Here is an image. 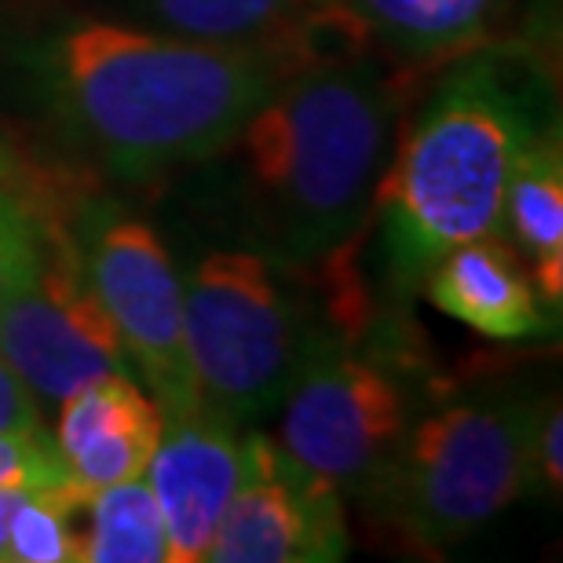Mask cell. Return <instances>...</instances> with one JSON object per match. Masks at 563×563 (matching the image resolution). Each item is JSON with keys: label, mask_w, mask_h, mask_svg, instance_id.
Here are the masks:
<instances>
[{"label": "cell", "mask_w": 563, "mask_h": 563, "mask_svg": "<svg viewBox=\"0 0 563 563\" xmlns=\"http://www.w3.org/2000/svg\"><path fill=\"white\" fill-rule=\"evenodd\" d=\"M439 70L432 96L388 151L369 209L396 297L421 289L454 245L498 231L516 154L556 121L545 81L520 52L476 44Z\"/></svg>", "instance_id": "3"}, {"label": "cell", "mask_w": 563, "mask_h": 563, "mask_svg": "<svg viewBox=\"0 0 563 563\" xmlns=\"http://www.w3.org/2000/svg\"><path fill=\"white\" fill-rule=\"evenodd\" d=\"M563 407L560 396H538L531 424V479L527 490L542 498H560L563 490Z\"/></svg>", "instance_id": "20"}, {"label": "cell", "mask_w": 563, "mask_h": 563, "mask_svg": "<svg viewBox=\"0 0 563 563\" xmlns=\"http://www.w3.org/2000/svg\"><path fill=\"white\" fill-rule=\"evenodd\" d=\"M168 534L151 483L125 479L92 490L85 516V563H165Z\"/></svg>", "instance_id": "16"}, {"label": "cell", "mask_w": 563, "mask_h": 563, "mask_svg": "<svg viewBox=\"0 0 563 563\" xmlns=\"http://www.w3.org/2000/svg\"><path fill=\"white\" fill-rule=\"evenodd\" d=\"M498 234L523 256L538 297L560 314L563 300V143L549 121L516 154L501 198Z\"/></svg>", "instance_id": "13"}, {"label": "cell", "mask_w": 563, "mask_h": 563, "mask_svg": "<svg viewBox=\"0 0 563 563\" xmlns=\"http://www.w3.org/2000/svg\"><path fill=\"white\" fill-rule=\"evenodd\" d=\"M22 494H26V490H19V487H0V563L11 560V553H8V534H11V516H15L19 501H22Z\"/></svg>", "instance_id": "22"}, {"label": "cell", "mask_w": 563, "mask_h": 563, "mask_svg": "<svg viewBox=\"0 0 563 563\" xmlns=\"http://www.w3.org/2000/svg\"><path fill=\"white\" fill-rule=\"evenodd\" d=\"M363 22L377 52L407 70H439L487 41L501 0H336Z\"/></svg>", "instance_id": "14"}, {"label": "cell", "mask_w": 563, "mask_h": 563, "mask_svg": "<svg viewBox=\"0 0 563 563\" xmlns=\"http://www.w3.org/2000/svg\"><path fill=\"white\" fill-rule=\"evenodd\" d=\"M66 239L125 344L132 374L165 418L201 407L184 341V278L154 223L114 198H92Z\"/></svg>", "instance_id": "7"}, {"label": "cell", "mask_w": 563, "mask_h": 563, "mask_svg": "<svg viewBox=\"0 0 563 563\" xmlns=\"http://www.w3.org/2000/svg\"><path fill=\"white\" fill-rule=\"evenodd\" d=\"M435 396L399 314H374L363 333L319 322L282 399L278 443L341 494H358Z\"/></svg>", "instance_id": "5"}, {"label": "cell", "mask_w": 563, "mask_h": 563, "mask_svg": "<svg viewBox=\"0 0 563 563\" xmlns=\"http://www.w3.org/2000/svg\"><path fill=\"white\" fill-rule=\"evenodd\" d=\"M347 556L344 494L264 432L242 435L239 483L209 560L336 563Z\"/></svg>", "instance_id": "9"}, {"label": "cell", "mask_w": 563, "mask_h": 563, "mask_svg": "<svg viewBox=\"0 0 563 563\" xmlns=\"http://www.w3.org/2000/svg\"><path fill=\"white\" fill-rule=\"evenodd\" d=\"M55 234L22 184H0V303L37 275Z\"/></svg>", "instance_id": "18"}, {"label": "cell", "mask_w": 563, "mask_h": 563, "mask_svg": "<svg viewBox=\"0 0 563 563\" xmlns=\"http://www.w3.org/2000/svg\"><path fill=\"white\" fill-rule=\"evenodd\" d=\"M77 483L70 476L59 443L48 428H19V432H0V487L37 490V487H63Z\"/></svg>", "instance_id": "19"}, {"label": "cell", "mask_w": 563, "mask_h": 563, "mask_svg": "<svg viewBox=\"0 0 563 563\" xmlns=\"http://www.w3.org/2000/svg\"><path fill=\"white\" fill-rule=\"evenodd\" d=\"M4 70L33 121L121 184L206 162L286 77L272 48L96 15L30 22L4 44Z\"/></svg>", "instance_id": "1"}, {"label": "cell", "mask_w": 563, "mask_h": 563, "mask_svg": "<svg viewBox=\"0 0 563 563\" xmlns=\"http://www.w3.org/2000/svg\"><path fill=\"white\" fill-rule=\"evenodd\" d=\"M0 355L52 407L107 374H132L125 344L85 282L66 231L55 234L37 275L0 303Z\"/></svg>", "instance_id": "8"}, {"label": "cell", "mask_w": 563, "mask_h": 563, "mask_svg": "<svg viewBox=\"0 0 563 563\" xmlns=\"http://www.w3.org/2000/svg\"><path fill=\"white\" fill-rule=\"evenodd\" d=\"M421 286L432 308L490 341H531L560 322L538 297L523 256L498 231L443 253Z\"/></svg>", "instance_id": "12"}, {"label": "cell", "mask_w": 563, "mask_h": 563, "mask_svg": "<svg viewBox=\"0 0 563 563\" xmlns=\"http://www.w3.org/2000/svg\"><path fill=\"white\" fill-rule=\"evenodd\" d=\"M132 22L209 44L272 48L303 0H121Z\"/></svg>", "instance_id": "15"}, {"label": "cell", "mask_w": 563, "mask_h": 563, "mask_svg": "<svg viewBox=\"0 0 563 563\" xmlns=\"http://www.w3.org/2000/svg\"><path fill=\"white\" fill-rule=\"evenodd\" d=\"M242 428L223 421L209 407L165 418L162 439L146 465L157 509L168 534V563H206L217 542L220 520L239 483Z\"/></svg>", "instance_id": "10"}, {"label": "cell", "mask_w": 563, "mask_h": 563, "mask_svg": "<svg viewBox=\"0 0 563 563\" xmlns=\"http://www.w3.org/2000/svg\"><path fill=\"white\" fill-rule=\"evenodd\" d=\"M22 176H26V165H22L15 143L0 132V184H22Z\"/></svg>", "instance_id": "23"}, {"label": "cell", "mask_w": 563, "mask_h": 563, "mask_svg": "<svg viewBox=\"0 0 563 563\" xmlns=\"http://www.w3.org/2000/svg\"><path fill=\"white\" fill-rule=\"evenodd\" d=\"M184 341L201 407L234 428L272 418L303 363L319 303L289 267L242 245H212L187 264Z\"/></svg>", "instance_id": "6"}, {"label": "cell", "mask_w": 563, "mask_h": 563, "mask_svg": "<svg viewBox=\"0 0 563 563\" xmlns=\"http://www.w3.org/2000/svg\"><path fill=\"white\" fill-rule=\"evenodd\" d=\"M388 63L374 52L282 77L220 151L187 168L190 206L228 245L292 272L363 234L402 110Z\"/></svg>", "instance_id": "2"}, {"label": "cell", "mask_w": 563, "mask_h": 563, "mask_svg": "<svg viewBox=\"0 0 563 563\" xmlns=\"http://www.w3.org/2000/svg\"><path fill=\"white\" fill-rule=\"evenodd\" d=\"M165 413L132 374H107L59 402L55 443L85 490L140 479L162 439Z\"/></svg>", "instance_id": "11"}, {"label": "cell", "mask_w": 563, "mask_h": 563, "mask_svg": "<svg viewBox=\"0 0 563 563\" xmlns=\"http://www.w3.org/2000/svg\"><path fill=\"white\" fill-rule=\"evenodd\" d=\"M534 402L523 385L439 391L355 498L418 549L465 542L527 494Z\"/></svg>", "instance_id": "4"}, {"label": "cell", "mask_w": 563, "mask_h": 563, "mask_svg": "<svg viewBox=\"0 0 563 563\" xmlns=\"http://www.w3.org/2000/svg\"><path fill=\"white\" fill-rule=\"evenodd\" d=\"M92 490L81 483L26 490L11 516L8 553L19 563H85V516Z\"/></svg>", "instance_id": "17"}, {"label": "cell", "mask_w": 563, "mask_h": 563, "mask_svg": "<svg viewBox=\"0 0 563 563\" xmlns=\"http://www.w3.org/2000/svg\"><path fill=\"white\" fill-rule=\"evenodd\" d=\"M41 399L26 388L15 369L0 355V432H19V428H41Z\"/></svg>", "instance_id": "21"}]
</instances>
